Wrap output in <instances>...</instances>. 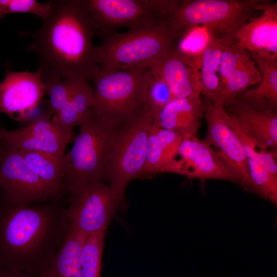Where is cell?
Masks as SVG:
<instances>
[{"instance_id": "cell-30", "label": "cell", "mask_w": 277, "mask_h": 277, "mask_svg": "<svg viewBox=\"0 0 277 277\" xmlns=\"http://www.w3.org/2000/svg\"><path fill=\"white\" fill-rule=\"evenodd\" d=\"M174 98L168 85L161 78L149 71L145 101L148 106L152 121L161 110Z\"/></svg>"}, {"instance_id": "cell-29", "label": "cell", "mask_w": 277, "mask_h": 277, "mask_svg": "<svg viewBox=\"0 0 277 277\" xmlns=\"http://www.w3.org/2000/svg\"><path fill=\"white\" fill-rule=\"evenodd\" d=\"M220 37L223 46L219 69L221 91L228 77L239 68L251 61L252 58L246 50L234 40Z\"/></svg>"}, {"instance_id": "cell-27", "label": "cell", "mask_w": 277, "mask_h": 277, "mask_svg": "<svg viewBox=\"0 0 277 277\" xmlns=\"http://www.w3.org/2000/svg\"><path fill=\"white\" fill-rule=\"evenodd\" d=\"M261 79L260 72L252 59L236 69L228 77L215 103L224 106L248 88L257 84Z\"/></svg>"}, {"instance_id": "cell-7", "label": "cell", "mask_w": 277, "mask_h": 277, "mask_svg": "<svg viewBox=\"0 0 277 277\" xmlns=\"http://www.w3.org/2000/svg\"><path fill=\"white\" fill-rule=\"evenodd\" d=\"M95 35L104 38L126 27L128 30L166 23L181 0H83Z\"/></svg>"}, {"instance_id": "cell-12", "label": "cell", "mask_w": 277, "mask_h": 277, "mask_svg": "<svg viewBox=\"0 0 277 277\" xmlns=\"http://www.w3.org/2000/svg\"><path fill=\"white\" fill-rule=\"evenodd\" d=\"M42 72L13 71L7 69L0 83V112L19 123L29 119L46 95Z\"/></svg>"}, {"instance_id": "cell-2", "label": "cell", "mask_w": 277, "mask_h": 277, "mask_svg": "<svg viewBox=\"0 0 277 277\" xmlns=\"http://www.w3.org/2000/svg\"><path fill=\"white\" fill-rule=\"evenodd\" d=\"M28 50L38 57L42 77L92 81L100 70L93 39L95 29L83 0L51 1L48 16L31 33Z\"/></svg>"}, {"instance_id": "cell-21", "label": "cell", "mask_w": 277, "mask_h": 277, "mask_svg": "<svg viewBox=\"0 0 277 277\" xmlns=\"http://www.w3.org/2000/svg\"><path fill=\"white\" fill-rule=\"evenodd\" d=\"M229 121L243 145L253 193L276 206L277 179L272 177L265 169L258 146L229 114Z\"/></svg>"}, {"instance_id": "cell-9", "label": "cell", "mask_w": 277, "mask_h": 277, "mask_svg": "<svg viewBox=\"0 0 277 277\" xmlns=\"http://www.w3.org/2000/svg\"><path fill=\"white\" fill-rule=\"evenodd\" d=\"M69 194L66 216L69 226L87 236L105 231L119 206L124 201L102 181L65 187Z\"/></svg>"}, {"instance_id": "cell-16", "label": "cell", "mask_w": 277, "mask_h": 277, "mask_svg": "<svg viewBox=\"0 0 277 277\" xmlns=\"http://www.w3.org/2000/svg\"><path fill=\"white\" fill-rule=\"evenodd\" d=\"M224 107L256 145L277 151V112L258 109L235 98Z\"/></svg>"}, {"instance_id": "cell-32", "label": "cell", "mask_w": 277, "mask_h": 277, "mask_svg": "<svg viewBox=\"0 0 277 277\" xmlns=\"http://www.w3.org/2000/svg\"><path fill=\"white\" fill-rule=\"evenodd\" d=\"M51 1L41 3L35 0H0V19L13 13H29L46 18L50 12Z\"/></svg>"}, {"instance_id": "cell-18", "label": "cell", "mask_w": 277, "mask_h": 277, "mask_svg": "<svg viewBox=\"0 0 277 277\" xmlns=\"http://www.w3.org/2000/svg\"><path fill=\"white\" fill-rule=\"evenodd\" d=\"M181 134L152 125L148 134L146 160L142 177L160 172L173 173Z\"/></svg>"}, {"instance_id": "cell-28", "label": "cell", "mask_w": 277, "mask_h": 277, "mask_svg": "<svg viewBox=\"0 0 277 277\" xmlns=\"http://www.w3.org/2000/svg\"><path fill=\"white\" fill-rule=\"evenodd\" d=\"M105 233L97 232L85 239L81 255L82 277H101Z\"/></svg>"}, {"instance_id": "cell-17", "label": "cell", "mask_w": 277, "mask_h": 277, "mask_svg": "<svg viewBox=\"0 0 277 277\" xmlns=\"http://www.w3.org/2000/svg\"><path fill=\"white\" fill-rule=\"evenodd\" d=\"M151 73L163 80L175 98L201 97L200 74L190 69L175 47L149 66Z\"/></svg>"}, {"instance_id": "cell-35", "label": "cell", "mask_w": 277, "mask_h": 277, "mask_svg": "<svg viewBox=\"0 0 277 277\" xmlns=\"http://www.w3.org/2000/svg\"><path fill=\"white\" fill-rule=\"evenodd\" d=\"M3 129L0 127V160L2 158L4 151L5 142L3 136Z\"/></svg>"}, {"instance_id": "cell-26", "label": "cell", "mask_w": 277, "mask_h": 277, "mask_svg": "<svg viewBox=\"0 0 277 277\" xmlns=\"http://www.w3.org/2000/svg\"><path fill=\"white\" fill-rule=\"evenodd\" d=\"M86 237L69 226L64 243L53 262L56 277H82L81 255Z\"/></svg>"}, {"instance_id": "cell-31", "label": "cell", "mask_w": 277, "mask_h": 277, "mask_svg": "<svg viewBox=\"0 0 277 277\" xmlns=\"http://www.w3.org/2000/svg\"><path fill=\"white\" fill-rule=\"evenodd\" d=\"M42 79L45 86L46 94L49 97V114L52 117L68 104L71 93L72 81L56 77H46Z\"/></svg>"}, {"instance_id": "cell-10", "label": "cell", "mask_w": 277, "mask_h": 277, "mask_svg": "<svg viewBox=\"0 0 277 277\" xmlns=\"http://www.w3.org/2000/svg\"><path fill=\"white\" fill-rule=\"evenodd\" d=\"M204 115L207 132L204 140L215 151L230 170L235 183L253 193L243 145L229 121L224 106L204 97Z\"/></svg>"}, {"instance_id": "cell-33", "label": "cell", "mask_w": 277, "mask_h": 277, "mask_svg": "<svg viewBox=\"0 0 277 277\" xmlns=\"http://www.w3.org/2000/svg\"><path fill=\"white\" fill-rule=\"evenodd\" d=\"M0 277H36L29 273L0 266Z\"/></svg>"}, {"instance_id": "cell-4", "label": "cell", "mask_w": 277, "mask_h": 277, "mask_svg": "<svg viewBox=\"0 0 277 277\" xmlns=\"http://www.w3.org/2000/svg\"><path fill=\"white\" fill-rule=\"evenodd\" d=\"M118 125L94 113L92 108L78 125L70 151L64 187L105 180L117 136Z\"/></svg>"}, {"instance_id": "cell-1", "label": "cell", "mask_w": 277, "mask_h": 277, "mask_svg": "<svg viewBox=\"0 0 277 277\" xmlns=\"http://www.w3.org/2000/svg\"><path fill=\"white\" fill-rule=\"evenodd\" d=\"M57 200L18 205L0 194V266L38 277L51 265L69 227Z\"/></svg>"}, {"instance_id": "cell-11", "label": "cell", "mask_w": 277, "mask_h": 277, "mask_svg": "<svg viewBox=\"0 0 277 277\" xmlns=\"http://www.w3.org/2000/svg\"><path fill=\"white\" fill-rule=\"evenodd\" d=\"M0 189L4 199L18 205L56 200L61 195L28 167L19 151L5 143L0 160Z\"/></svg>"}, {"instance_id": "cell-20", "label": "cell", "mask_w": 277, "mask_h": 277, "mask_svg": "<svg viewBox=\"0 0 277 277\" xmlns=\"http://www.w3.org/2000/svg\"><path fill=\"white\" fill-rule=\"evenodd\" d=\"M248 54L257 64L261 79L254 88L246 90L235 98L258 109L277 112V58Z\"/></svg>"}, {"instance_id": "cell-19", "label": "cell", "mask_w": 277, "mask_h": 277, "mask_svg": "<svg viewBox=\"0 0 277 277\" xmlns=\"http://www.w3.org/2000/svg\"><path fill=\"white\" fill-rule=\"evenodd\" d=\"M203 115L201 97L174 98L161 110L152 121V125L177 132L183 136H197Z\"/></svg>"}, {"instance_id": "cell-8", "label": "cell", "mask_w": 277, "mask_h": 277, "mask_svg": "<svg viewBox=\"0 0 277 277\" xmlns=\"http://www.w3.org/2000/svg\"><path fill=\"white\" fill-rule=\"evenodd\" d=\"M263 1L181 0L166 24L180 34L204 25L220 36L233 40L236 32L259 11Z\"/></svg>"}, {"instance_id": "cell-34", "label": "cell", "mask_w": 277, "mask_h": 277, "mask_svg": "<svg viewBox=\"0 0 277 277\" xmlns=\"http://www.w3.org/2000/svg\"><path fill=\"white\" fill-rule=\"evenodd\" d=\"M38 277H56L53 263L43 271Z\"/></svg>"}, {"instance_id": "cell-25", "label": "cell", "mask_w": 277, "mask_h": 277, "mask_svg": "<svg viewBox=\"0 0 277 277\" xmlns=\"http://www.w3.org/2000/svg\"><path fill=\"white\" fill-rule=\"evenodd\" d=\"M213 32L206 26H194L182 34L175 47L188 67L200 74L201 58L209 44Z\"/></svg>"}, {"instance_id": "cell-3", "label": "cell", "mask_w": 277, "mask_h": 277, "mask_svg": "<svg viewBox=\"0 0 277 277\" xmlns=\"http://www.w3.org/2000/svg\"><path fill=\"white\" fill-rule=\"evenodd\" d=\"M181 35L165 23L115 32L95 47L96 61L103 71L149 67L169 51Z\"/></svg>"}, {"instance_id": "cell-5", "label": "cell", "mask_w": 277, "mask_h": 277, "mask_svg": "<svg viewBox=\"0 0 277 277\" xmlns=\"http://www.w3.org/2000/svg\"><path fill=\"white\" fill-rule=\"evenodd\" d=\"M152 125V117L146 101L136 112L118 125L116 142L105 180L124 200L129 183L142 177Z\"/></svg>"}, {"instance_id": "cell-13", "label": "cell", "mask_w": 277, "mask_h": 277, "mask_svg": "<svg viewBox=\"0 0 277 277\" xmlns=\"http://www.w3.org/2000/svg\"><path fill=\"white\" fill-rule=\"evenodd\" d=\"M5 143L19 151H39L62 155L73 133L61 128L49 113L42 114L26 126L12 131L3 129Z\"/></svg>"}, {"instance_id": "cell-24", "label": "cell", "mask_w": 277, "mask_h": 277, "mask_svg": "<svg viewBox=\"0 0 277 277\" xmlns=\"http://www.w3.org/2000/svg\"><path fill=\"white\" fill-rule=\"evenodd\" d=\"M222 49L220 36L213 33L201 58V94L213 103H216L221 91L219 69Z\"/></svg>"}, {"instance_id": "cell-6", "label": "cell", "mask_w": 277, "mask_h": 277, "mask_svg": "<svg viewBox=\"0 0 277 277\" xmlns=\"http://www.w3.org/2000/svg\"><path fill=\"white\" fill-rule=\"evenodd\" d=\"M149 67L100 70L92 81L95 114L120 124L145 103Z\"/></svg>"}, {"instance_id": "cell-23", "label": "cell", "mask_w": 277, "mask_h": 277, "mask_svg": "<svg viewBox=\"0 0 277 277\" xmlns=\"http://www.w3.org/2000/svg\"><path fill=\"white\" fill-rule=\"evenodd\" d=\"M19 152L28 167L48 186L61 194L65 189L67 171L66 154L58 155L32 151Z\"/></svg>"}, {"instance_id": "cell-14", "label": "cell", "mask_w": 277, "mask_h": 277, "mask_svg": "<svg viewBox=\"0 0 277 277\" xmlns=\"http://www.w3.org/2000/svg\"><path fill=\"white\" fill-rule=\"evenodd\" d=\"M174 173L201 180L235 183L234 177L215 151L197 136H185L180 145Z\"/></svg>"}, {"instance_id": "cell-15", "label": "cell", "mask_w": 277, "mask_h": 277, "mask_svg": "<svg viewBox=\"0 0 277 277\" xmlns=\"http://www.w3.org/2000/svg\"><path fill=\"white\" fill-rule=\"evenodd\" d=\"M259 10L261 14L241 27L233 40L248 53L277 58V2L264 0Z\"/></svg>"}, {"instance_id": "cell-22", "label": "cell", "mask_w": 277, "mask_h": 277, "mask_svg": "<svg viewBox=\"0 0 277 277\" xmlns=\"http://www.w3.org/2000/svg\"><path fill=\"white\" fill-rule=\"evenodd\" d=\"M72 90L68 104L52 116V120L65 131L73 133V129L94 105L93 89L89 81L71 79Z\"/></svg>"}]
</instances>
